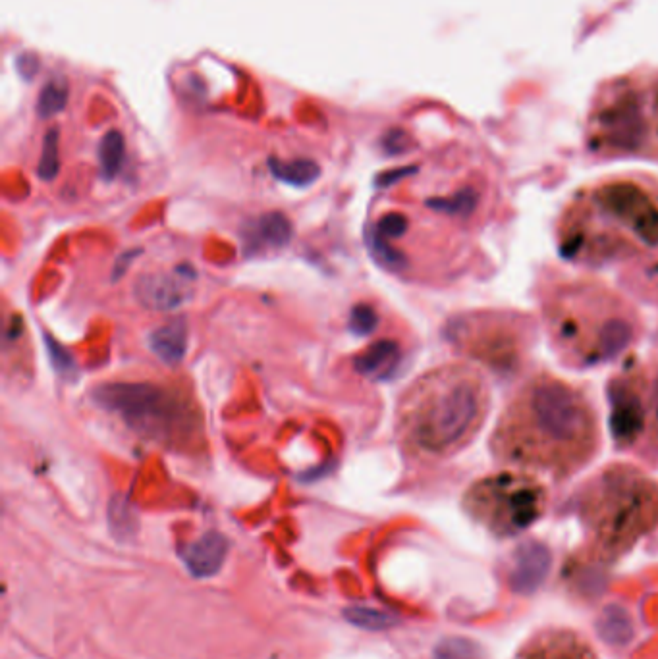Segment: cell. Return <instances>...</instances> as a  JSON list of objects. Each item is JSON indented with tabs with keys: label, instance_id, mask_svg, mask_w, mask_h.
<instances>
[{
	"label": "cell",
	"instance_id": "6da1fadb",
	"mask_svg": "<svg viewBox=\"0 0 658 659\" xmlns=\"http://www.w3.org/2000/svg\"><path fill=\"white\" fill-rule=\"evenodd\" d=\"M597 413L579 388L550 374L525 382L494 428L496 459L523 469L568 476L599 449Z\"/></svg>",
	"mask_w": 658,
	"mask_h": 659
},
{
	"label": "cell",
	"instance_id": "7a4b0ae2",
	"mask_svg": "<svg viewBox=\"0 0 658 659\" xmlns=\"http://www.w3.org/2000/svg\"><path fill=\"white\" fill-rule=\"evenodd\" d=\"M658 247V191L612 180L577 197L560 224V251L577 263H608Z\"/></svg>",
	"mask_w": 658,
	"mask_h": 659
},
{
	"label": "cell",
	"instance_id": "3957f363",
	"mask_svg": "<svg viewBox=\"0 0 658 659\" xmlns=\"http://www.w3.org/2000/svg\"><path fill=\"white\" fill-rule=\"evenodd\" d=\"M491 396L481 374L466 367L440 370L423 388L410 417L415 448L427 455H452L483 428Z\"/></svg>",
	"mask_w": 658,
	"mask_h": 659
},
{
	"label": "cell",
	"instance_id": "277c9868",
	"mask_svg": "<svg viewBox=\"0 0 658 659\" xmlns=\"http://www.w3.org/2000/svg\"><path fill=\"white\" fill-rule=\"evenodd\" d=\"M554 336L581 365H595L622 353L633 340L626 307L597 288L564 290L550 307Z\"/></svg>",
	"mask_w": 658,
	"mask_h": 659
},
{
	"label": "cell",
	"instance_id": "5b68a950",
	"mask_svg": "<svg viewBox=\"0 0 658 659\" xmlns=\"http://www.w3.org/2000/svg\"><path fill=\"white\" fill-rule=\"evenodd\" d=\"M589 517L610 546H624L647 530L657 511V488L630 467H614L593 482Z\"/></svg>",
	"mask_w": 658,
	"mask_h": 659
},
{
	"label": "cell",
	"instance_id": "8992f818",
	"mask_svg": "<svg viewBox=\"0 0 658 659\" xmlns=\"http://www.w3.org/2000/svg\"><path fill=\"white\" fill-rule=\"evenodd\" d=\"M545 488L523 473H498L475 482L467 511L494 534L512 536L531 527L545 511Z\"/></svg>",
	"mask_w": 658,
	"mask_h": 659
},
{
	"label": "cell",
	"instance_id": "52a82bcc",
	"mask_svg": "<svg viewBox=\"0 0 658 659\" xmlns=\"http://www.w3.org/2000/svg\"><path fill=\"white\" fill-rule=\"evenodd\" d=\"M99 407L118 415L136 432L163 438L180 421V405L166 390L143 382H112L93 390Z\"/></svg>",
	"mask_w": 658,
	"mask_h": 659
},
{
	"label": "cell",
	"instance_id": "ba28073f",
	"mask_svg": "<svg viewBox=\"0 0 658 659\" xmlns=\"http://www.w3.org/2000/svg\"><path fill=\"white\" fill-rule=\"evenodd\" d=\"M195 280V270L190 264H180L172 274L168 272H147L136 282V297L139 303L151 311H176L182 307Z\"/></svg>",
	"mask_w": 658,
	"mask_h": 659
},
{
	"label": "cell",
	"instance_id": "9c48e42d",
	"mask_svg": "<svg viewBox=\"0 0 658 659\" xmlns=\"http://www.w3.org/2000/svg\"><path fill=\"white\" fill-rule=\"evenodd\" d=\"M549 567V550L539 542H527L514 555L510 584L520 594H531L545 582Z\"/></svg>",
	"mask_w": 658,
	"mask_h": 659
},
{
	"label": "cell",
	"instance_id": "30bf717a",
	"mask_svg": "<svg viewBox=\"0 0 658 659\" xmlns=\"http://www.w3.org/2000/svg\"><path fill=\"white\" fill-rule=\"evenodd\" d=\"M228 554V540L220 532H207L184 550V563L193 577L217 575Z\"/></svg>",
	"mask_w": 658,
	"mask_h": 659
},
{
	"label": "cell",
	"instance_id": "8fae6325",
	"mask_svg": "<svg viewBox=\"0 0 658 659\" xmlns=\"http://www.w3.org/2000/svg\"><path fill=\"white\" fill-rule=\"evenodd\" d=\"M149 349L168 367L182 363L188 351V326L182 318L157 328L149 336Z\"/></svg>",
	"mask_w": 658,
	"mask_h": 659
},
{
	"label": "cell",
	"instance_id": "7c38bea8",
	"mask_svg": "<svg viewBox=\"0 0 658 659\" xmlns=\"http://www.w3.org/2000/svg\"><path fill=\"white\" fill-rule=\"evenodd\" d=\"M400 345L390 340H381L375 342L371 347H367L361 355H357L354 361L359 374L367 376V378H377V380H384L388 378L400 363Z\"/></svg>",
	"mask_w": 658,
	"mask_h": 659
},
{
	"label": "cell",
	"instance_id": "4fadbf2b",
	"mask_svg": "<svg viewBox=\"0 0 658 659\" xmlns=\"http://www.w3.org/2000/svg\"><path fill=\"white\" fill-rule=\"evenodd\" d=\"M521 659H595V656L574 634H552L529 648Z\"/></svg>",
	"mask_w": 658,
	"mask_h": 659
},
{
	"label": "cell",
	"instance_id": "5bb4252c",
	"mask_svg": "<svg viewBox=\"0 0 658 659\" xmlns=\"http://www.w3.org/2000/svg\"><path fill=\"white\" fill-rule=\"evenodd\" d=\"M292 239V224L282 212H267L257 218L249 230V245L282 249Z\"/></svg>",
	"mask_w": 658,
	"mask_h": 659
},
{
	"label": "cell",
	"instance_id": "9a60e30c",
	"mask_svg": "<svg viewBox=\"0 0 658 659\" xmlns=\"http://www.w3.org/2000/svg\"><path fill=\"white\" fill-rule=\"evenodd\" d=\"M269 170L275 180L296 189H307L321 178V166L315 160L309 159L284 162L273 157L269 159Z\"/></svg>",
	"mask_w": 658,
	"mask_h": 659
},
{
	"label": "cell",
	"instance_id": "2e32d148",
	"mask_svg": "<svg viewBox=\"0 0 658 659\" xmlns=\"http://www.w3.org/2000/svg\"><path fill=\"white\" fill-rule=\"evenodd\" d=\"M599 634L612 646H626L633 636V623L628 611L620 606L604 607L599 617Z\"/></svg>",
	"mask_w": 658,
	"mask_h": 659
},
{
	"label": "cell",
	"instance_id": "e0dca14e",
	"mask_svg": "<svg viewBox=\"0 0 658 659\" xmlns=\"http://www.w3.org/2000/svg\"><path fill=\"white\" fill-rule=\"evenodd\" d=\"M633 384V390L641 405V417H643V432L645 428H651L653 436L658 434V369L653 380H647L641 372L628 374Z\"/></svg>",
	"mask_w": 658,
	"mask_h": 659
},
{
	"label": "cell",
	"instance_id": "ac0fdd59",
	"mask_svg": "<svg viewBox=\"0 0 658 659\" xmlns=\"http://www.w3.org/2000/svg\"><path fill=\"white\" fill-rule=\"evenodd\" d=\"M126 155V141L118 130H110L99 143V168L105 180H114L122 168Z\"/></svg>",
	"mask_w": 658,
	"mask_h": 659
},
{
	"label": "cell",
	"instance_id": "d6986e66",
	"mask_svg": "<svg viewBox=\"0 0 658 659\" xmlns=\"http://www.w3.org/2000/svg\"><path fill=\"white\" fill-rule=\"evenodd\" d=\"M70 99V87L66 78H55L47 81L39 93L37 99V114L43 120H49L56 114H60Z\"/></svg>",
	"mask_w": 658,
	"mask_h": 659
},
{
	"label": "cell",
	"instance_id": "ffe728a7",
	"mask_svg": "<svg viewBox=\"0 0 658 659\" xmlns=\"http://www.w3.org/2000/svg\"><path fill=\"white\" fill-rule=\"evenodd\" d=\"M346 619L356 625L359 629L367 631H384L392 625H396V619L384 611L373 609V607L352 606L344 611Z\"/></svg>",
	"mask_w": 658,
	"mask_h": 659
},
{
	"label": "cell",
	"instance_id": "44dd1931",
	"mask_svg": "<svg viewBox=\"0 0 658 659\" xmlns=\"http://www.w3.org/2000/svg\"><path fill=\"white\" fill-rule=\"evenodd\" d=\"M45 340V347H47V353H49V359H51V365L53 369L56 370V374L62 378V380H68V382H76L80 376V369L74 361V357L70 355V351L56 342L55 338L51 334H45L43 336Z\"/></svg>",
	"mask_w": 658,
	"mask_h": 659
},
{
	"label": "cell",
	"instance_id": "7402d4cb",
	"mask_svg": "<svg viewBox=\"0 0 658 659\" xmlns=\"http://www.w3.org/2000/svg\"><path fill=\"white\" fill-rule=\"evenodd\" d=\"M60 172V159H58V128H51L43 137L41 159L37 166V174L43 182H53Z\"/></svg>",
	"mask_w": 658,
	"mask_h": 659
},
{
	"label": "cell",
	"instance_id": "603a6c76",
	"mask_svg": "<svg viewBox=\"0 0 658 659\" xmlns=\"http://www.w3.org/2000/svg\"><path fill=\"white\" fill-rule=\"evenodd\" d=\"M367 245H369V251L373 255V259L379 264H383L384 268L388 270H400L406 266V259L402 253H398L390 243L388 239L379 236L375 230L369 232L367 236Z\"/></svg>",
	"mask_w": 658,
	"mask_h": 659
},
{
	"label": "cell",
	"instance_id": "cb8c5ba5",
	"mask_svg": "<svg viewBox=\"0 0 658 659\" xmlns=\"http://www.w3.org/2000/svg\"><path fill=\"white\" fill-rule=\"evenodd\" d=\"M437 659H483L477 644L466 638H446L437 646Z\"/></svg>",
	"mask_w": 658,
	"mask_h": 659
},
{
	"label": "cell",
	"instance_id": "d4e9b609",
	"mask_svg": "<svg viewBox=\"0 0 658 659\" xmlns=\"http://www.w3.org/2000/svg\"><path fill=\"white\" fill-rule=\"evenodd\" d=\"M348 326L356 336H361V338L369 336L379 326V315L375 313V309L371 305L359 303L350 313V324Z\"/></svg>",
	"mask_w": 658,
	"mask_h": 659
},
{
	"label": "cell",
	"instance_id": "484cf974",
	"mask_svg": "<svg viewBox=\"0 0 658 659\" xmlns=\"http://www.w3.org/2000/svg\"><path fill=\"white\" fill-rule=\"evenodd\" d=\"M373 230L386 239L402 238L408 232V218L400 212H388Z\"/></svg>",
	"mask_w": 658,
	"mask_h": 659
},
{
	"label": "cell",
	"instance_id": "4316f807",
	"mask_svg": "<svg viewBox=\"0 0 658 659\" xmlns=\"http://www.w3.org/2000/svg\"><path fill=\"white\" fill-rule=\"evenodd\" d=\"M16 70L24 80H33L39 72V58L31 53L20 54L16 60Z\"/></svg>",
	"mask_w": 658,
	"mask_h": 659
},
{
	"label": "cell",
	"instance_id": "83f0119b",
	"mask_svg": "<svg viewBox=\"0 0 658 659\" xmlns=\"http://www.w3.org/2000/svg\"><path fill=\"white\" fill-rule=\"evenodd\" d=\"M383 147L388 155H398V153H402V151H404V133H386L383 139Z\"/></svg>",
	"mask_w": 658,
	"mask_h": 659
},
{
	"label": "cell",
	"instance_id": "f1b7e54d",
	"mask_svg": "<svg viewBox=\"0 0 658 659\" xmlns=\"http://www.w3.org/2000/svg\"><path fill=\"white\" fill-rule=\"evenodd\" d=\"M139 251H128V253H124L120 259H118V263L114 264V272H112V280L116 282L126 270H128V266L132 264V261L138 257Z\"/></svg>",
	"mask_w": 658,
	"mask_h": 659
},
{
	"label": "cell",
	"instance_id": "f546056e",
	"mask_svg": "<svg viewBox=\"0 0 658 659\" xmlns=\"http://www.w3.org/2000/svg\"><path fill=\"white\" fill-rule=\"evenodd\" d=\"M408 172L412 170H394V172H384L379 178H377V187H388V185L398 182L400 178H404Z\"/></svg>",
	"mask_w": 658,
	"mask_h": 659
}]
</instances>
